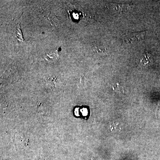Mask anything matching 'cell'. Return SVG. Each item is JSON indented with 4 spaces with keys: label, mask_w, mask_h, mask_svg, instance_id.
<instances>
[{
    "label": "cell",
    "mask_w": 160,
    "mask_h": 160,
    "mask_svg": "<svg viewBox=\"0 0 160 160\" xmlns=\"http://www.w3.org/2000/svg\"><path fill=\"white\" fill-rule=\"evenodd\" d=\"M146 31L130 32L126 33L123 41L126 44H132L135 42L144 39L146 38Z\"/></svg>",
    "instance_id": "6da1fadb"
},
{
    "label": "cell",
    "mask_w": 160,
    "mask_h": 160,
    "mask_svg": "<svg viewBox=\"0 0 160 160\" xmlns=\"http://www.w3.org/2000/svg\"><path fill=\"white\" fill-rule=\"evenodd\" d=\"M153 57L149 52H145L141 59V62L144 66L152 62Z\"/></svg>",
    "instance_id": "7a4b0ae2"
},
{
    "label": "cell",
    "mask_w": 160,
    "mask_h": 160,
    "mask_svg": "<svg viewBox=\"0 0 160 160\" xmlns=\"http://www.w3.org/2000/svg\"><path fill=\"white\" fill-rule=\"evenodd\" d=\"M93 51L101 55L106 56L108 54L107 49L106 47L103 46L95 47L94 49H93Z\"/></svg>",
    "instance_id": "3957f363"
},
{
    "label": "cell",
    "mask_w": 160,
    "mask_h": 160,
    "mask_svg": "<svg viewBox=\"0 0 160 160\" xmlns=\"http://www.w3.org/2000/svg\"><path fill=\"white\" fill-rule=\"evenodd\" d=\"M112 88L115 92H118V93H124L125 92L124 87L121 86L119 83H117L113 84V86H112Z\"/></svg>",
    "instance_id": "277c9868"
},
{
    "label": "cell",
    "mask_w": 160,
    "mask_h": 160,
    "mask_svg": "<svg viewBox=\"0 0 160 160\" xmlns=\"http://www.w3.org/2000/svg\"><path fill=\"white\" fill-rule=\"evenodd\" d=\"M118 123L114 122L113 124H112L111 126V130H113L114 129H118Z\"/></svg>",
    "instance_id": "5b68a950"
},
{
    "label": "cell",
    "mask_w": 160,
    "mask_h": 160,
    "mask_svg": "<svg viewBox=\"0 0 160 160\" xmlns=\"http://www.w3.org/2000/svg\"><path fill=\"white\" fill-rule=\"evenodd\" d=\"M81 83L83 85H85V78L84 76H82L81 78Z\"/></svg>",
    "instance_id": "8992f818"
}]
</instances>
